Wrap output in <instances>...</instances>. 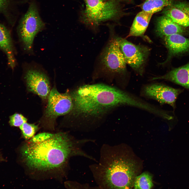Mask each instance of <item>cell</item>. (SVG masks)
I'll list each match as a JSON object with an SVG mask.
<instances>
[{
  "label": "cell",
  "instance_id": "12",
  "mask_svg": "<svg viewBox=\"0 0 189 189\" xmlns=\"http://www.w3.org/2000/svg\"><path fill=\"white\" fill-rule=\"evenodd\" d=\"M164 38L165 45L169 52L166 61L172 56L189 51V39L180 34H174Z\"/></svg>",
  "mask_w": 189,
  "mask_h": 189
},
{
  "label": "cell",
  "instance_id": "16",
  "mask_svg": "<svg viewBox=\"0 0 189 189\" xmlns=\"http://www.w3.org/2000/svg\"><path fill=\"white\" fill-rule=\"evenodd\" d=\"M153 14L143 10L138 13L134 19L127 37L143 36Z\"/></svg>",
  "mask_w": 189,
  "mask_h": 189
},
{
  "label": "cell",
  "instance_id": "1",
  "mask_svg": "<svg viewBox=\"0 0 189 189\" xmlns=\"http://www.w3.org/2000/svg\"><path fill=\"white\" fill-rule=\"evenodd\" d=\"M86 139L75 140L63 133L54 134L43 141H28L22 148L24 162L29 169L42 173H50L64 168L72 156L86 158L88 155L81 149Z\"/></svg>",
  "mask_w": 189,
  "mask_h": 189
},
{
  "label": "cell",
  "instance_id": "23",
  "mask_svg": "<svg viewBox=\"0 0 189 189\" xmlns=\"http://www.w3.org/2000/svg\"><path fill=\"white\" fill-rule=\"evenodd\" d=\"M104 1H107L110 0H103ZM119 2H123L128 3H130L131 2H132L133 0H114Z\"/></svg>",
  "mask_w": 189,
  "mask_h": 189
},
{
  "label": "cell",
  "instance_id": "21",
  "mask_svg": "<svg viewBox=\"0 0 189 189\" xmlns=\"http://www.w3.org/2000/svg\"><path fill=\"white\" fill-rule=\"evenodd\" d=\"M54 134L47 132L40 133L33 136L29 141L32 142L43 141L49 139Z\"/></svg>",
  "mask_w": 189,
  "mask_h": 189
},
{
  "label": "cell",
  "instance_id": "5",
  "mask_svg": "<svg viewBox=\"0 0 189 189\" xmlns=\"http://www.w3.org/2000/svg\"><path fill=\"white\" fill-rule=\"evenodd\" d=\"M36 4H30L28 10L22 18L18 27L19 35L24 48L27 51L32 50L35 37L45 27Z\"/></svg>",
  "mask_w": 189,
  "mask_h": 189
},
{
  "label": "cell",
  "instance_id": "13",
  "mask_svg": "<svg viewBox=\"0 0 189 189\" xmlns=\"http://www.w3.org/2000/svg\"><path fill=\"white\" fill-rule=\"evenodd\" d=\"M183 27L169 17L163 15L157 19L155 31L158 36L164 37L174 34L183 33L185 31Z\"/></svg>",
  "mask_w": 189,
  "mask_h": 189
},
{
  "label": "cell",
  "instance_id": "11",
  "mask_svg": "<svg viewBox=\"0 0 189 189\" xmlns=\"http://www.w3.org/2000/svg\"><path fill=\"white\" fill-rule=\"evenodd\" d=\"M162 13L180 25L189 27V2H175L165 8Z\"/></svg>",
  "mask_w": 189,
  "mask_h": 189
},
{
  "label": "cell",
  "instance_id": "24",
  "mask_svg": "<svg viewBox=\"0 0 189 189\" xmlns=\"http://www.w3.org/2000/svg\"><path fill=\"white\" fill-rule=\"evenodd\" d=\"M4 160V159L2 158L1 155L0 154V162Z\"/></svg>",
  "mask_w": 189,
  "mask_h": 189
},
{
  "label": "cell",
  "instance_id": "4",
  "mask_svg": "<svg viewBox=\"0 0 189 189\" xmlns=\"http://www.w3.org/2000/svg\"><path fill=\"white\" fill-rule=\"evenodd\" d=\"M86 8L82 13V22L96 28L101 22L119 19L124 15L119 2L114 0H84Z\"/></svg>",
  "mask_w": 189,
  "mask_h": 189
},
{
  "label": "cell",
  "instance_id": "19",
  "mask_svg": "<svg viewBox=\"0 0 189 189\" xmlns=\"http://www.w3.org/2000/svg\"><path fill=\"white\" fill-rule=\"evenodd\" d=\"M24 138L28 140L32 138L38 129V126L34 124L25 122L19 127Z\"/></svg>",
  "mask_w": 189,
  "mask_h": 189
},
{
  "label": "cell",
  "instance_id": "10",
  "mask_svg": "<svg viewBox=\"0 0 189 189\" xmlns=\"http://www.w3.org/2000/svg\"><path fill=\"white\" fill-rule=\"evenodd\" d=\"M24 78L28 90L43 99L48 98L50 86L47 75L43 71L33 68L26 71Z\"/></svg>",
  "mask_w": 189,
  "mask_h": 189
},
{
  "label": "cell",
  "instance_id": "18",
  "mask_svg": "<svg viewBox=\"0 0 189 189\" xmlns=\"http://www.w3.org/2000/svg\"><path fill=\"white\" fill-rule=\"evenodd\" d=\"M152 176L149 173L144 172L136 176L133 187L134 189H151L153 187Z\"/></svg>",
  "mask_w": 189,
  "mask_h": 189
},
{
  "label": "cell",
  "instance_id": "15",
  "mask_svg": "<svg viewBox=\"0 0 189 189\" xmlns=\"http://www.w3.org/2000/svg\"><path fill=\"white\" fill-rule=\"evenodd\" d=\"M0 48L7 55L8 63L12 69L15 65L13 44L9 32L3 25L0 23Z\"/></svg>",
  "mask_w": 189,
  "mask_h": 189
},
{
  "label": "cell",
  "instance_id": "6",
  "mask_svg": "<svg viewBox=\"0 0 189 189\" xmlns=\"http://www.w3.org/2000/svg\"><path fill=\"white\" fill-rule=\"evenodd\" d=\"M100 63L103 72L114 75L125 70L126 64L119 46L118 37L111 32V38L100 56Z\"/></svg>",
  "mask_w": 189,
  "mask_h": 189
},
{
  "label": "cell",
  "instance_id": "20",
  "mask_svg": "<svg viewBox=\"0 0 189 189\" xmlns=\"http://www.w3.org/2000/svg\"><path fill=\"white\" fill-rule=\"evenodd\" d=\"M27 119L22 114L16 113L10 117L9 123L11 126L19 127L27 122Z\"/></svg>",
  "mask_w": 189,
  "mask_h": 189
},
{
  "label": "cell",
  "instance_id": "7",
  "mask_svg": "<svg viewBox=\"0 0 189 189\" xmlns=\"http://www.w3.org/2000/svg\"><path fill=\"white\" fill-rule=\"evenodd\" d=\"M45 114L48 118L53 119L71 112L73 107L72 100L67 92L61 93L55 87L50 91L48 98Z\"/></svg>",
  "mask_w": 189,
  "mask_h": 189
},
{
  "label": "cell",
  "instance_id": "2",
  "mask_svg": "<svg viewBox=\"0 0 189 189\" xmlns=\"http://www.w3.org/2000/svg\"><path fill=\"white\" fill-rule=\"evenodd\" d=\"M71 111L75 117H97L115 107L125 106L127 92L102 84L81 86L70 94Z\"/></svg>",
  "mask_w": 189,
  "mask_h": 189
},
{
  "label": "cell",
  "instance_id": "8",
  "mask_svg": "<svg viewBox=\"0 0 189 189\" xmlns=\"http://www.w3.org/2000/svg\"><path fill=\"white\" fill-rule=\"evenodd\" d=\"M182 91L163 84L155 83L144 87L141 90L140 95L156 100L161 104H169L174 108L177 97Z\"/></svg>",
  "mask_w": 189,
  "mask_h": 189
},
{
  "label": "cell",
  "instance_id": "22",
  "mask_svg": "<svg viewBox=\"0 0 189 189\" xmlns=\"http://www.w3.org/2000/svg\"><path fill=\"white\" fill-rule=\"evenodd\" d=\"M9 0H0V12L4 10L7 8Z\"/></svg>",
  "mask_w": 189,
  "mask_h": 189
},
{
  "label": "cell",
  "instance_id": "14",
  "mask_svg": "<svg viewBox=\"0 0 189 189\" xmlns=\"http://www.w3.org/2000/svg\"><path fill=\"white\" fill-rule=\"evenodd\" d=\"M158 79L169 81L189 89V62L163 76L154 77L152 80Z\"/></svg>",
  "mask_w": 189,
  "mask_h": 189
},
{
  "label": "cell",
  "instance_id": "3",
  "mask_svg": "<svg viewBox=\"0 0 189 189\" xmlns=\"http://www.w3.org/2000/svg\"><path fill=\"white\" fill-rule=\"evenodd\" d=\"M136 168L133 162L118 155L114 147L106 144L101 149L99 162L90 166L99 187L105 189L132 188Z\"/></svg>",
  "mask_w": 189,
  "mask_h": 189
},
{
  "label": "cell",
  "instance_id": "9",
  "mask_svg": "<svg viewBox=\"0 0 189 189\" xmlns=\"http://www.w3.org/2000/svg\"><path fill=\"white\" fill-rule=\"evenodd\" d=\"M120 48L126 64L136 71L140 70L149 52L147 47L137 45L126 40L118 37Z\"/></svg>",
  "mask_w": 189,
  "mask_h": 189
},
{
  "label": "cell",
  "instance_id": "17",
  "mask_svg": "<svg viewBox=\"0 0 189 189\" xmlns=\"http://www.w3.org/2000/svg\"><path fill=\"white\" fill-rule=\"evenodd\" d=\"M174 2V0H144L139 6L142 10L153 14L163 10Z\"/></svg>",
  "mask_w": 189,
  "mask_h": 189
}]
</instances>
